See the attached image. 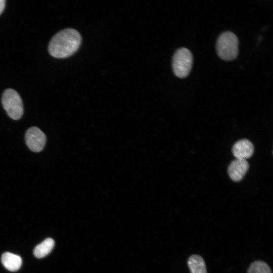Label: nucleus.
<instances>
[{
    "instance_id": "20e7f679",
    "label": "nucleus",
    "mask_w": 273,
    "mask_h": 273,
    "mask_svg": "<svg viewBox=\"0 0 273 273\" xmlns=\"http://www.w3.org/2000/svg\"><path fill=\"white\" fill-rule=\"evenodd\" d=\"M2 103L9 116L14 120L20 119L23 114V105L19 94L15 90L8 88L4 92Z\"/></svg>"
},
{
    "instance_id": "423d86ee",
    "label": "nucleus",
    "mask_w": 273,
    "mask_h": 273,
    "mask_svg": "<svg viewBox=\"0 0 273 273\" xmlns=\"http://www.w3.org/2000/svg\"><path fill=\"white\" fill-rule=\"evenodd\" d=\"M249 167V163L246 160L236 159L229 166L228 173L233 180L239 181L244 177Z\"/></svg>"
},
{
    "instance_id": "0eeeda50",
    "label": "nucleus",
    "mask_w": 273,
    "mask_h": 273,
    "mask_svg": "<svg viewBox=\"0 0 273 273\" xmlns=\"http://www.w3.org/2000/svg\"><path fill=\"white\" fill-rule=\"evenodd\" d=\"M254 150V146L250 141L243 139L235 144L232 152L236 159L246 160L252 156Z\"/></svg>"
},
{
    "instance_id": "9b49d317",
    "label": "nucleus",
    "mask_w": 273,
    "mask_h": 273,
    "mask_svg": "<svg viewBox=\"0 0 273 273\" xmlns=\"http://www.w3.org/2000/svg\"><path fill=\"white\" fill-rule=\"evenodd\" d=\"M248 273H271L269 266L262 261H256L250 266Z\"/></svg>"
},
{
    "instance_id": "39448f33",
    "label": "nucleus",
    "mask_w": 273,
    "mask_h": 273,
    "mask_svg": "<svg viewBox=\"0 0 273 273\" xmlns=\"http://www.w3.org/2000/svg\"><path fill=\"white\" fill-rule=\"evenodd\" d=\"M25 141L31 151L39 152L42 150L46 145V136L38 128L31 127L26 132Z\"/></svg>"
},
{
    "instance_id": "6e6552de",
    "label": "nucleus",
    "mask_w": 273,
    "mask_h": 273,
    "mask_svg": "<svg viewBox=\"0 0 273 273\" xmlns=\"http://www.w3.org/2000/svg\"><path fill=\"white\" fill-rule=\"evenodd\" d=\"M2 262L8 270L15 271L18 270L21 267L22 259L17 255L6 252L2 256Z\"/></svg>"
},
{
    "instance_id": "f8f14e48",
    "label": "nucleus",
    "mask_w": 273,
    "mask_h": 273,
    "mask_svg": "<svg viewBox=\"0 0 273 273\" xmlns=\"http://www.w3.org/2000/svg\"><path fill=\"white\" fill-rule=\"evenodd\" d=\"M6 6L5 0H0V15L3 13Z\"/></svg>"
},
{
    "instance_id": "7ed1b4c3",
    "label": "nucleus",
    "mask_w": 273,
    "mask_h": 273,
    "mask_svg": "<svg viewBox=\"0 0 273 273\" xmlns=\"http://www.w3.org/2000/svg\"><path fill=\"white\" fill-rule=\"evenodd\" d=\"M193 57L188 49L181 48L174 53L172 62L173 71L178 77L184 78L190 74L192 69Z\"/></svg>"
},
{
    "instance_id": "f03ea898",
    "label": "nucleus",
    "mask_w": 273,
    "mask_h": 273,
    "mask_svg": "<svg viewBox=\"0 0 273 273\" xmlns=\"http://www.w3.org/2000/svg\"><path fill=\"white\" fill-rule=\"evenodd\" d=\"M218 56L222 60L232 61L235 59L239 53V39L231 31H225L218 37L216 45Z\"/></svg>"
},
{
    "instance_id": "1a4fd4ad",
    "label": "nucleus",
    "mask_w": 273,
    "mask_h": 273,
    "mask_svg": "<svg viewBox=\"0 0 273 273\" xmlns=\"http://www.w3.org/2000/svg\"><path fill=\"white\" fill-rule=\"evenodd\" d=\"M188 264L191 273H207L205 261L199 255L190 256Z\"/></svg>"
},
{
    "instance_id": "9d476101",
    "label": "nucleus",
    "mask_w": 273,
    "mask_h": 273,
    "mask_svg": "<svg viewBox=\"0 0 273 273\" xmlns=\"http://www.w3.org/2000/svg\"><path fill=\"white\" fill-rule=\"evenodd\" d=\"M55 242L52 239L47 238L35 247L34 255L37 258L43 257L52 251Z\"/></svg>"
},
{
    "instance_id": "f257e3e1",
    "label": "nucleus",
    "mask_w": 273,
    "mask_h": 273,
    "mask_svg": "<svg viewBox=\"0 0 273 273\" xmlns=\"http://www.w3.org/2000/svg\"><path fill=\"white\" fill-rule=\"evenodd\" d=\"M80 33L72 28H67L58 32L51 40L49 52L53 57L62 59L74 54L81 44Z\"/></svg>"
}]
</instances>
